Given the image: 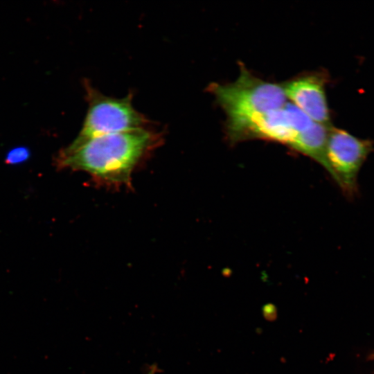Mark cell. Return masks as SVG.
<instances>
[{
  "instance_id": "cell-5",
  "label": "cell",
  "mask_w": 374,
  "mask_h": 374,
  "mask_svg": "<svg viewBox=\"0 0 374 374\" xmlns=\"http://www.w3.org/2000/svg\"><path fill=\"white\" fill-rule=\"evenodd\" d=\"M327 75L321 72L305 73L281 84L286 98L314 122L332 126L326 95Z\"/></svg>"
},
{
  "instance_id": "cell-2",
  "label": "cell",
  "mask_w": 374,
  "mask_h": 374,
  "mask_svg": "<svg viewBox=\"0 0 374 374\" xmlns=\"http://www.w3.org/2000/svg\"><path fill=\"white\" fill-rule=\"evenodd\" d=\"M226 113L230 141L255 117L284 106L286 96L281 84L263 80L244 66L233 82L211 84L208 88Z\"/></svg>"
},
{
  "instance_id": "cell-1",
  "label": "cell",
  "mask_w": 374,
  "mask_h": 374,
  "mask_svg": "<svg viewBox=\"0 0 374 374\" xmlns=\"http://www.w3.org/2000/svg\"><path fill=\"white\" fill-rule=\"evenodd\" d=\"M161 140L159 133L145 127L100 136L80 143L72 142L59 153L57 166L86 172L103 183L129 186L135 167Z\"/></svg>"
},
{
  "instance_id": "cell-11",
  "label": "cell",
  "mask_w": 374,
  "mask_h": 374,
  "mask_svg": "<svg viewBox=\"0 0 374 374\" xmlns=\"http://www.w3.org/2000/svg\"><path fill=\"white\" fill-rule=\"evenodd\" d=\"M154 371L152 370V371H150V372H149L148 374H154Z\"/></svg>"
},
{
  "instance_id": "cell-4",
  "label": "cell",
  "mask_w": 374,
  "mask_h": 374,
  "mask_svg": "<svg viewBox=\"0 0 374 374\" xmlns=\"http://www.w3.org/2000/svg\"><path fill=\"white\" fill-rule=\"evenodd\" d=\"M373 150V143L369 139L332 126L329 128L326 147L328 173L348 199L359 194V173Z\"/></svg>"
},
{
  "instance_id": "cell-7",
  "label": "cell",
  "mask_w": 374,
  "mask_h": 374,
  "mask_svg": "<svg viewBox=\"0 0 374 374\" xmlns=\"http://www.w3.org/2000/svg\"><path fill=\"white\" fill-rule=\"evenodd\" d=\"M330 127L314 122L308 129L296 136L290 148L317 161L328 172L326 147Z\"/></svg>"
},
{
  "instance_id": "cell-3",
  "label": "cell",
  "mask_w": 374,
  "mask_h": 374,
  "mask_svg": "<svg viewBox=\"0 0 374 374\" xmlns=\"http://www.w3.org/2000/svg\"><path fill=\"white\" fill-rule=\"evenodd\" d=\"M88 110L82 129L73 141L80 143L106 134L145 128L148 121L136 110L131 96L115 98L87 85Z\"/></svg>"
},
{
  "instance_id": "cell-9",
  "label": "cell",
  "mask_w": 374,
  "mask_h": 374,
  "mask_svg": "<svg viewBox=\"0 0 374 374\" xmlns=\"http://www.w3.org/2000/svg\"><path fill=\"white\" fill-rule=\"evenodd\" d=\"M30 157V150L25 146H18L10 149L6 155V163L19 165L26 161Z\"/></svg>"
},
{
  "instance_id": "cell-6",
  "label": "cell",
  "mask_w": 374,
  "mask_h": 374,
  "mask_svg": "<svg viewBox=\"0 0 374 374\" xmlns=\"http://www.w3.org/2000/svg\"><path fill=\"white\" fill-rule=\"evenodd\" d=\"M296 135L281 107L262 114L251 120L238 132L235 143L245 139H260L290 147Z\"/></svg>"
},
{
  "instance_id": "cell-8",
  "label": "cell",
  "mask_w": 374,
  "mask_h": 374,
  "mask_svg": "<svg viewBox=\"0 0 374 374\" xmlns=\"http://www.w3.org/2000/svg\"><path fill=\"white\" fill-rule=\"evenodd\" d=\"M283 109L291 127L296 134L306 130L314 123L291 102H286Z\"/></svg>"
},
{
  "instance_id": "cell-10",
  "label": "cell",
  "mask_w": 374,
  "mask_h": 374,
  "mask_svg": "<svg viewBox=\"0 0 374 374\" xmlns=\"http://www.w3.org/2000/svg\"><path fill=\"white\" fill-rule=\"evenodd\" d=\"M262 314L267 321H272L277 318V310L274 305L268 303L262 307Z\"/></svg>"
}]
</instances>
